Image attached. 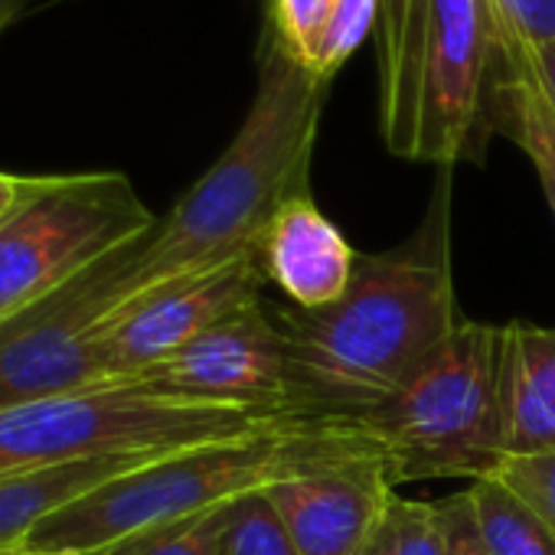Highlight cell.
I'll return each instance as SVG.
<instances>
[{
	"label": "cell",
	"instance_id": "27",
	"mask_svg": "<svg viewBox=\"0 0 555 555\" xmlns=\"http://www.w3.org/2000/svg\"><path fill=\"white\" fill-rule=\"evenodd\" d=\"M363 555H392V548H389V529H386V526L376 532V539L366 545V552H363Z\"/></svg>",
	"mask_w": 555,
	"mask_h": 555
},
{
	"label": "cell",
	"instance_id": "12",
	"mask_svg": "<svg viewBox=\"0 0 555 555\" xmlns=\"http://www.w3.org/2000/svg\"><path fill=\"white\" fill-rule=\"evenodd\" d=\"M357 258L353 245L318 209L314 196L285 203L258 238L264 282L282 288L301 311L337 305L353 282Z\"/></svg>",
	"mask_w": 555,
	"mask_h": 555
},
{
	"label": "cell",
	"instance_id": "15",
	"mask_svg": "<svg viewBox=\"0 0 555 555\" xmlns=\"http://www.w3.org/2000/svg\"><path fill=\"white\" fill-rule=\"evenodd\" d=\"M379 0H264V27L311 73L334 79L376 30Z\"/></svg>",
	"mask_w": 555,
	"mask_h": 555
},
{
	"label": "cell",
	"instance_id": "22",
	"mask_svg": "<svg viewBox=\"0 0 555 555\" xmlns=\"http://www.w3.org/2000/svg\"><path fill=\"white\" fill-rule=\"evenodd\" d=\"M441 519H444V555H490L480 542V532L474 526L470 500L467 493H454L438 503Z\"/></svg>",
	"mask_w": 555,
	"mask_h": 555
},
{
	"label": "cell",
	"instance_id": "4",
	"mask_svg": "<svg viewBox=\"0 0 555 555\" xmlns=\"http://www.w3.org/2000/svg\"><path fill=\"white\" fill-rule=\"evenodd\" d=\"M360 431L285 418L264 431L173 451L121 474L47 516L27 539L40 555H95L134 535L206 516L245 493L268 490L340 448Z\"/></svg>",
	"mask_w": 555,
	"mask_h": 555
},
{
	"label": "cell",
	"instance_id": "8",
	"mask_svg": "<svg viewBox=\"0 0 555 555\" xmlns=\"http://www.w3.org/2000/svg\"><path fill=\"white\" fill-rule=\"evenodd\" d=\"M144 235L108 251L27 311L0 321V409L105 386L92 337L131 301V268Z\"/></svg>",
	"mask_w": 555,
	"mask_h": 555
},
{
	"label": "cell",
	"instance_id": "10",
	"mask_svg": "<svg viewBox=\"0 0 555 555\" xmlns=\"http://www.w3.org/2000/svg\"><path fill=\"white\" fill-rule=\"evenodd\" d=\"M128 383L193 402L288 415L285 334L271 314V305L261 298Z\"/></svg>",
	"mask_w": 555,
	"mask_h": 555
},
{
	"label": "cell",
	"instance_id": "20",
	"mask_svg": "<svg viewBox=\"0 0 555 555\" xmlns=\"http://www.w3.org/2000/svg\"><path fill=\"white\" fill-rule=\"evenodd\" d=\"M222 513L225 506L177 522V526H164L144 535H134L121 545H112L105 552L95 555H219V526H222Z\"/></svg>",
	"mask_w": 555,
	"mask_h": 555
},
{
	"label": "cell",
	"instance_id": "1",
	"mask_svg": "<svg viewBox=\"0 0 555 555\" xmlns=\"http://www.w3.org/2000/svg\"><path fill=\"white\" fill-rule=\"evenodd\" d=\"M271 314L285 334L292 418L350 428L383 405L464 321L451 274V167H438L409 238L357 258L337 305H271Z\"/></svg>",
	"mask_w": 555,
	"mask_h": 555
},
{
	"label": "cell",
	"instance_id": "26",
	"mask_svg": "<svg viewBox=\"0 0 555 555\" xmlns=\"http://www.w3.org/2000/svg\"><path fill=\"white\" fill-rule=\"evenodd\" d=\"M27 4H30V0H0V34H4L24 14Z\"/></svg>",
	"mask_w": 555,
	"mask_h": 555
},
{
	"label": "cell",
	"instance_id": "14",
	"mask_svg": "<svg viewBox=\"0 0 555 555\" xmlns=\"http://www.w3.org/2000/svg\"><path fill=\"white\" fill-rule=\"evenodd\" d=\"M500 438L503 454L555 451V327L503 324Z\"/></svg>",
	"mask_w": 555,
	"mask_h": 555
},
{
	"label": "cell",
	"instance_id": "6",
	"mask_svg": "<svg viewBox=\"0 0 555 555\" xmlns=\"http://www.w3.org/2000/svg\"><path fill=\"white\" fill-rule=\"evenodd\" d=\"M292 415L180 399L138 383L0 409V474L108 454H173L264 431Z\"/></svg>",
	"mask_w": 555,
	"mask_h": 555
},
{
	"label": "cell",
	"instance_id": "19",
	"mask_svg": "<svg viewBox=\"0 0 555 555\" xmlns=\"http://www.w3.org/2000/svg\"><path fill=\"white\" fill-rule=\"evenodd\" d=\"M487 477L503 483L516 500H522L555 535V451L503 454Z\"/></svg>",
	"mask_w": 555,
	"mask_h": 555
},
{
	"label": "cell",
	"instance_id": "7",
	"mask_svg": "<svg viewBox=\"0 0 555 555\" xmlns=\"http://www.w3.org/2000/svg\"><path fill=\"white\" fill-rule=\"evenodd\" d=\"M154 225L157 216L118 170L34 177L24 199L0 219V321Z\"/></svg>",
	"mask_w": 555,
	"mask_h": 555
},
{
	"label": "cell",
	"instance_id": "9",
	"mask_svg": "<svg viewBox=\"0 0 555 555\" xmlns=\"http://www.w3.org/2000/svg\"><path fill=\"white\" fill-rule=\"evenodd\" d=\"M258 248L128 301L92 337L105 386L128 383L219 321L261 301Z\"/></svg>",
	"mask_w": 555,
	"mask_h": 555
},
{
	"label": "cell",
	"instance_id": "21",
	"mask_svg": "<svg viewBox=\"0 0 555 555\" xmlns=\"http://www.w3.org/2000/svg\"><path fill=\"white\" fill-rule=\"evenodd\" d=\"M386 529L392 555H444V519L438 503L396 496Z\"/></svg>",
	"mask_w": 555,
	"mask_h": 555
},
{
	"label": "cell",
	"instance_id": "3",
	"mask_svg": "<svg viewBox=\"0 0 555 555\" xmlns=\"http://www.w3.org/2000/svg\"><path fill=\"white\" fill-rule=\"evenodd\" d=\"M373 37L386 151L435 167L483 164L493 134V0H379Z\"/></svg>",
	"mask_w": 555,
	"mask_h": 555
},
{
	"label": "cell",
	"instance_id": "2",
	"mask_svg": "<svg viewBox=\"0 0 555 555\" xmlns=\"http://www.w3.org/2000/svg\"><path fill=\"white\" fill-rule=\"evenodd\" d=\"M331 82L301 66L271 27H261L251 108L212 167L141 238L131 301L258 248L278 209L311 196V160Z\"/></svg>",
	"mask_w": 555,
	"mask_h": 555
},
{
	"label": "cell",
	"instance_id": "17",
	"mask_svg": "<svg viewBox=\"0 0 555 555\" xmlns=\"http://www.w3.org/2000/svg\"><path fill=\"white\" fill-rule=\"evenodd\" d=\"M464 493L470 500L480 542L490 555H555V535L503 483L480 477L470 480Z\"/></svg>",
	"mask_w": 555,
	"mask_h": 555
},
{
	"label": "cell",
	"instance_id": "23",
	"mask_svg": "<svg viewBox=\"0 0 555 555\" xmlns=\"http://www.w3.org/2000/svg\"><path fill=\"white\" fill-rule=\"evenodd\" d=\"M496 4L532 43L555 40V0H496Z\"/></svg>",
	"mask_w": 555,
	"mask_h": 555
},
{
	"label": "cell",
	"instance_id": "13",
	"mask_svg": "<svg viewBox=\"0 0 555 555\" xmlns=\"http://www.w3.org/2000/svg\"><path fill=\"white\" fill-rule=\"evenodd\" d=\"M496 4V0H493ZM493 134L509 138L535 167L555 219V108L535 76L529 37L496 4V63L490 79Z\"/></svg>",
	"mask_w": 555,
	"mask_h": 555
},
{
	"label": "cell",
	"instance_id": "28",
	"mask_svg": "<svg viewBox=\"0 0 555 555\" xmlns=\"http://www.w3.org/2000/svg\"><path fill=\"white\" fill-rule=\"evenodd\" d=\"M0 555H40V552H30V548H0Z\"/></svg>",
	"mask_w": 555,
	"mask_h": 555
},
{
	"label": "cell",
	"instance_id": "16",
	"mask_svg": "<svg viewBox=\"0 0 555 555\" xmlns=\"http://www.w3.org/2000/svg\"><path fill=\"white\" fill-rule=\"evenodd\" d=\"M164 454H108L60 467L0 474V548H27L30 532L56 509L76 503L89 490L138 470Z\"/></svg>",
	"mask_w": 555,
	"mask_h": 555
},
{
	"label": "cell",
	"instance_id": "25",
	"mask_svg": "<svg viewBox=\"0 0 555 555\" xmlns=\"http://www.w3.org/2000/svg\"><path fill=\"white\" fill-rule=\"evenodd\" d=\"M34 177H14L0 170V219H8L11 209L24 199V193L30 190Z\"/></svg>",
	"mask_w": 555,
	"mask_h": 555
},
{
	"label": "cell",
	"instance_id": "24",
	"mask_svg": "<svg viewBox=\"0 0 555 555\" xmlns=\"http://www.w3.org/2000/svg\"><path fill=\"white\" fill-rule=\"evenodd\" d=\"M529 53H532V66H535V76L555 108V40L552 43H532L529 40Z\"/></svg>",
	"mask_w": 555,
	"mask_h": 555
},
{
	"label": "cell",
	"instance_id": "11",
	"mask_svg": "<svg viewBox=\"0 0 555 555\" xmlns=\"http://www.w3.org/2000/svg\"><path fill=\"white\" fill-rule=\"evenodd\" d=\"M264 493L301 555H363L389 519L396 483L386 457L357 435L337 454L271 483Z\"/></svg>",
	"mask_w": 555,
	"mask_h": 555
},
{
	"label": "cell",
	"instance_id": "5",
	"mask_svg": "<svg viewBox=\"0 0 555 555\" xmlns=\"http://www.w3.org/2000/svg\"><path fill=\"white\" fill-rule=\"evenodd\" d=\"M503 324L461 321L457 331L357 428L386 457L392 483L487 477L500 438Z\"/></svg>",
	"mask_w": 555,
	"mask_h": 555
},
{
	"label": "cell",
	"instance_id": "18",
	"mask_svg": "<svg viewBox=\"0 0 555 555\" xmlns=\"http://www.w3.org/2000/svg\"><path fill=\"white\" fill-rule=\"evenodd\" d=\"M219 555H301L264 490L225 503Z\"/></svg>",
	"mask_w": 555,
	"mask_h": 555
}]
</instances>
